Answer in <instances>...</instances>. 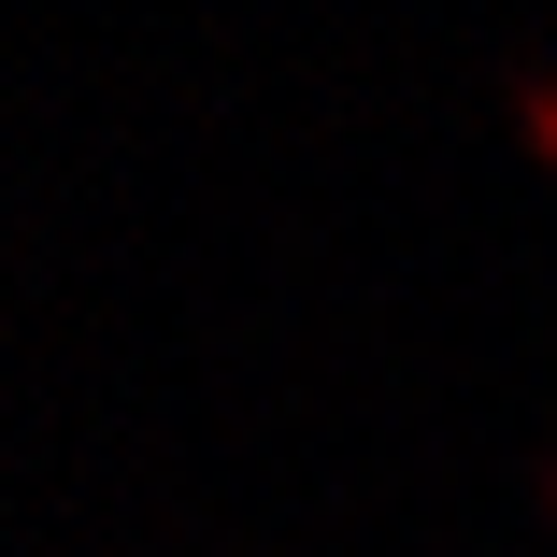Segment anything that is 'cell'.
Returning a JSON list of instances; mask_svg holds the SVG:
<instances>
[{
  "mask_svg": "<svg viewBox=\"0 0 557 557\" xmlns=\"http://www.w3.org/2000/svg\"><path fill=\"white\" fill-rule=\"evenodd\" d=\"M500 115L529 129V158H557V58H500Z\"/></svg>",
  "mask_w": 557,
  "mask_h": 557,
  "instance_id": "cell-1",
  "label": "cell"
},
{
  "mask_svg": "<svg viewBox=\"0 0 557 557\" xmlns=\"http://www.w3.org/2000/svg\"><path fill=\"white\" fill-rule=\"evenodd\" d=\"M529 500L557 515V429H529Z\"/></svg>",
  "mask_w": 557,
  "mask_h": 557,
  "instance_id": "cell-2",
  "label": "cell"
},
{
  "mask_svg": "<svg viewBox=\"0 0 557 557\" xmlns=\"http://www.w3.org/2000/svg\"><path fill=\"white\" fill-rule=\"evenodd\" d=\"M244 557H286V543H244Z\"/></svg>",
  "mask_w": 557,
  "mask_h": 557,
  "instance_id": "cell-3",
  "label": "cell"
}]
</instances>
